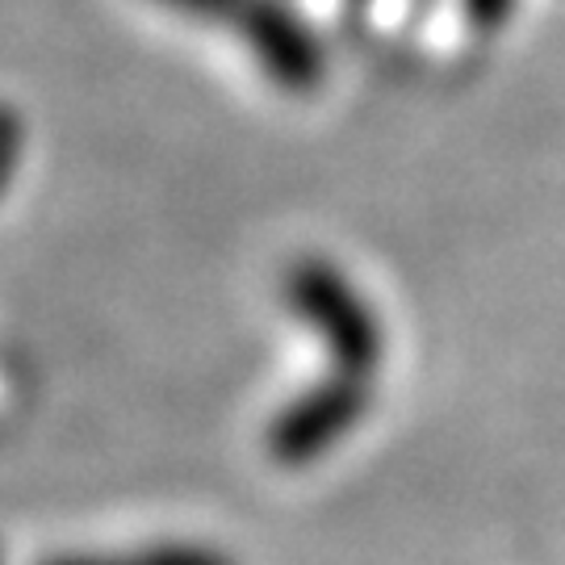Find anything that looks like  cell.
Here are the masks:
<instances>
[{
    "mask_svg": "<svg viewBox=\"0 0 565 565\" xmlns=\"http://www.w3.org/2000/svg\"><path fill=\"white\" fill-rule=\"evenodd\" d=\"M285 306L315 327L331 356L335 382L369 385L382 361V327L364 294L331 260H298L285 277Z\"/></svg>",
    "mask_w": 565,
    "mask_h": 565,
    "instance_id": "6da1fadb",
    "label": "cell"
},
{
    "mask_svg": "<svg viewBox=\"0 0 565 565\" xmlns=\"http://www.w3.org/2000/svg\"><path fill=\"white\" fill-rule=\"evenodd\" d=\"M364 411H369V385L327 377V382L310 385L298 403H289L273 419L268 448L281 465L302 469V465H310L315 457H327L340 445L343 436L364 419Z\"/></svg>",
    "mask_w": 565,
    "mask_h": 565,
    "instance_id": "7a4b0ae2",
    "label": "cell"
},
{
    "mask_svg": "<svg viewBox=\"0 0 565 565\" xmlns=\"http://www.w3.org/2000/svg\"><path fill=\"white\" fill-rule=\"evenodd\" d=\"M46 565H235L226 553L198 541H160V545L121 548V553H72Z\"/></svg>",
    "mask_w": 565,
    "mask_h": 565,
    "instance_id": "3957f363",
    "label": "cell"
}]
</instances>
